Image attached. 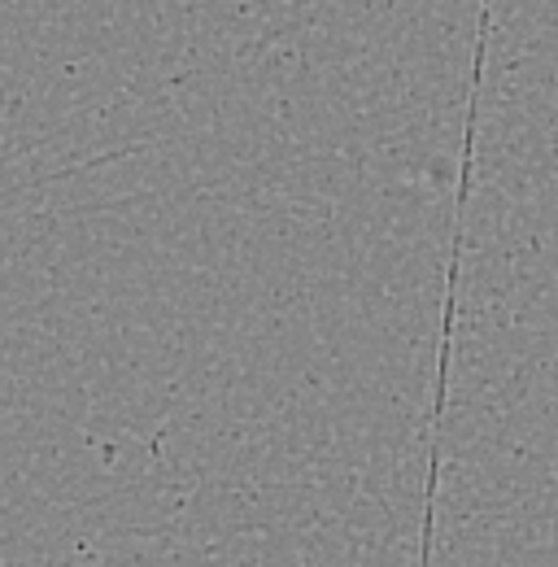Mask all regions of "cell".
<instances>
[]
</instances>
